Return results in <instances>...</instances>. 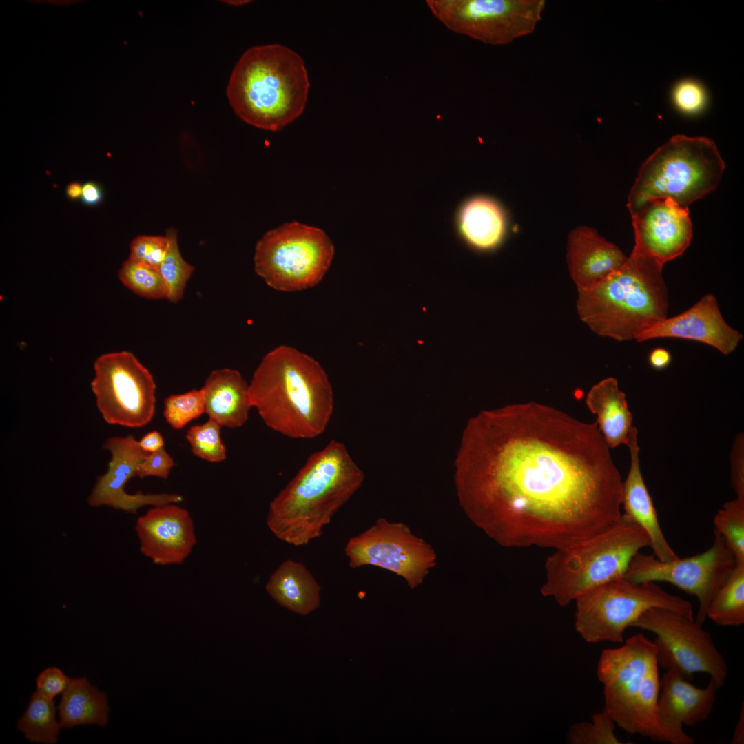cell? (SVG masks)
Returning a JSON list of instances; mask_svg holds the SVG:
<instances>
[{"label":"cell","mask_w":744,"mask_h":744,"mask_svg":"<svg viewBox=\"0 0 744 744\" xmlns=\"http://www.w3.org/2000/svg\"><path fill=\"white\" fill-rule=\"evenodd\" d=\"M597 676L603 685L604 711L631 734L663 742L658 723L659 665L652 641L639 633L602 651Z\"/></svg>","instance_id":"cell-7"},{"label":"cell","mask_w":744,"mask_h":744,"mask_svg":"<svg viewBox=\"0 0 744 744\" xmlns=\"http://www.w3.org/2000/svg\"><path fill=\"white\" fill-rule=\"evenodd\" d=\"M61 727L60 721L56 720L53 699L37 691L30 696L23 716L17 723V729L28 741L45 744L57 742Z\"/></svg>","instance_id":"cell-29"},{"label":"cell","mask_w":744,"mask_h":744,"mask_svg":"<svg viewBox=\"0 0 744 744\" xmlns=\"http://www.w3.org/2000/svg\"><path fill=\"white\" fill-rule=\"evenodd\" d=\"M138 444L143 451L151 453L164 448L165 442L158 431H153L143 436Z\"/></svg>","instance_id":"cell-43"},{"label":"cell","mask_w":744,"mask_h":744,"mask_svg":"<svg viewBox=\"0 0 744 744\" xmlns=\"http://www.w3.org/2000/svg\"><path fill=\"white\" fill-rule=\"evenodd\" d=\"M82 187L80 183L73 182L69 184L66 187V195L71 200H76L81 198L82 194Z\"/></svg>","instance_id":"cell-45"},{"label":"cell","mask_w":744,"mask_h":744,"mask_svg":"<svg viewBox=\"0 0 744 744\" xmlns=\"http://www.w3.org/2000/svg\"><path fill=\"white\" fill-rule=\"evenodd\" d=\"M721 686L712 678L705 688H697L674 670H668L660 679L657 718L663 742L693 744L683 726H692L711 714L718 690Z\"/></svg>","instance_id":"cell-17"},{"label":"cell","mask_w":744,"mask_h":744,"mask_svg":"<svg viewBox=\"0 0 744 744\" xmlns=\"http://www.w3.org/2000/svg\"><path fill=\"white\" fill-rule=\"evenodd\" d=\"M455 463L461 508L503 547L565 548L622 514L623 480L597 424L546 404L480 411Z\"/></svg>","instance_id":"cell-1"},{"label":"cell","mask_w":744,"mask_h":744,"mask_svg":"<svg viewBox=\"0 0 744 744\" xmlns=\"http://www.w3.org/2000/svg\"><path fill=\"white\" fill-rule=\"evenodd\" d=\"M717 531L734 554L736 563H744V497L725 502L714 517Z\"/></svg>","instance_id":"cell-31"},{"label":"cell","mask_w":744,"mask_h":744,"mask_svg":"<svg viewBox=\"0 0 744 744\" xmlns=\"http://www.w3.org/2000/svg\"><path fill=\"white\" fill-rule=\"evenodd\" d=\"M725 167L711 139L675 135L642 164L627 207L632 214L648 201L668 198L688 208L716 189Z\"/></svg>","instance_id":"cell-8"},{"label":"cell","mask_w":744,"mask_h":744,"mask_svg":"<svg viewBox=\"0 0 744 744\" xmlns=\"http://www.w3.org/2000/svg\"><path fill=\"white\" fill-rule=\"evenodd\" d=\"M706 617L721 626L744 623V563H736L711 601Z\"/></svg>","instance_id":"cell-28"},{"label":"cell","mask_w":744,"mask_h":744,"mask_svg":"<svg viewBox=\"0 0 744 744\" xmlns=\"http://www.w3.org/2000/svg\"><path fill=\"white\" fill-rule=\"evenodd\" d=\"M203 413H205V405L201 389L171 395L165 399L163 415L174 429H182Z\"/></svg>","instance_id":"cell-34"},{"label":"cell","mask_w":744,"mask_h":744,"mask_svg":"<svg viewBox=\"0 0 744 744\" xmlns=\"http://www.w3.org/2000/svg\"><path fill=\"white\" fill-rule=\"evenodd\" d=\"M650 546L645 531L623 513L600 533L555 550L545 561L541 593L566 606L598 586L624 577L635 555Z\"/></svg>","instance_id":"cell-6"},{"label":"cell","mask_w":744,"mask_h":744,"mask_svg":"<svg viewBox=\"0 0 744 744\" xmlns=\"http://www.w3.org/2000/svg\"><path fill=\"white\" fill-rule=\"evenodd\" d=\"M732 744L744 743V707L742 703L738 719L736 722L731 741Z\"/></svg>","instance_id":"cell-44"},{"label":"cell","mask_w":744,"mask_h":744,"mask_svg":"<svg viewBox=\"0 0 744 744\" xmlns=\"http://www.w3.org/2000/svg\"><path fill=\"white\" fill-rule=\"evenodd\" d=\"M169 246V239L166 234L138 236L130 243L128 259L158 270L167 255Z\"/></svg>","instance_id":"cell-36"},{"label":"cell","mask_w":744,"mask_h":744,"mask_svg":"<svg viewBox=\"0 0 744 744\" xmlns=\"http://www.w3.org/2000/svg\"><path fill=\"white\" fill-rule=\"evenodd\" d=\"M174 466L172 457L163 448L149 453L138 465L135 476L141 479L157 477L167 479Z\"/></svg>","instance_id":"cell-38"},{"label":"cell","mask_w":744,"mask_h":744,"mask_svg":"<svg viewBox=\"0 0 744 744\" xmlns=\"http://www.w3.org/2000/svg\"><path fill=\"white\" fill-rule=\"evenodd\" d=\"M121 282L134 293L150 299H167L166 286L157 269L126 260L118 271Z\"/></svg>","instance_id":"cell-32"},{"label":"cell","mask_w":744,"mask_h":744,"mask_svg":"<svg viewBox=\"0 0 744 744\" xmlns=\"http://www.w3.org/2000/svg\"><path fill=\"white\" fill-rule=\"evenodd\" d=\"M730 481L736 497H744V440L738 433L730 455Z\"/></svg>","instance_id":"cell-40"},{"label":"cell","mask_w":744,"mask_h":744,"mask_svg":"<svg viewBox=\"0 0 744 744\" xmlns=\"http://www.w3.org/2000/svg\"><path fill=\"white\" fill-rule=\"evenodd\" d=\"M70 680L60 668L49 667L37 676V691L49 699H54L57 695L63 693Z\"/></svg>","instance_id":"cell-39"},{"label":"cell","mask_w":744,"mask_h":744,"mask_svg":"<svg viewBox=\"0 0 744 744\" xmlns=\"http://www.w3.org/2000/svg\"><path fill=\"white\" fill-rule=\"evenodd\" d=\"M333 256L334 245L324 231L292 222L267 231L257 242L254 266L269 287L298 291L318 284Z\"/></svg>","instance_id":"cell-10"},{"label":"cell","mask_w":744,"mask_h":744,"mask_svg":"<svg viewBox=\"0 0 744 744\" xmlns=\"http://www.w3.org/2000/svg\"><path fill=\"white\" fill-rule=\"evenodd\" d=\"M655 635L659 666L685 679L703 672L723 686L727 676L725 658L701 625L692 618L662 608L644 612L632 626Z\"/></svg>","instance_id":"cell-12"},{"label":"cell","mask_w":744,"mask_h":744,"mask_svg":"<svg viewBox=\"0 0 744 744\" xmlns=\"http://www.w3.org/2000/svg\"><path fill=\"white\" fill-rule=\"evenodd\" d=\"M201 389L209 419L228 428L241 427L247 421L252 408L249 386L238 371L215 369Z\"/></svg>","instance_id":"cell-23"},{"label":"cell","mask_w":744,"mask_h":744,"mask_svg":"<svg viewBox=\"0 0 744 744\" xmlns=\"http://www.w3.org/2000/svg\"><path fill=\"white\" fill-rule=\"evenodd\" d=\"M627 258L617 246L593 228L578 227L568 235L566 259L577 289L593 287L623 265Z\"/></svg>","instance_id":"cell-21"},{"label":"cell","mask_w":744,"mask_h":744,"mask_svg":"<svg viewBox=\"0 0 744 744\" xmlns=\"http://www.w3.org/2000/svg\"><path fill=\"white\" fill-rule=\"evenodd\" d=\"M344 552L351 568L379 567L404 578L411 589L423 582L437 560L432 546L406 524L384 518L350 538Z\"/></svg>","instance_id":"cell-15"},{"label":"cell","mask_w":744,"mask_h":744,"mask_svg":"<svg viewBox=\"0 0 744 744\" xmlns=\"http://www.w3.org/2000/svg\"><path fill=\"white\" fill-rule=\"evenodd\" d=\"M141 552L154 564H181L197 539L189 511L176 503L152 506L136 522Z\"/></svg>","instance_id":"cell-19"},{"label":"cell","mask_w":744,"mask_h":744,"mask_svg":"<svg viewBox=\"0 0 744 744\" xmlns=\"http://www.w3.org/2000/svg\"><path fill=\"white\" fill-rule=\"evenodd\" d=\"M94 370L91 389L107 424L139 428L151 422L155 413L156 383L132 353H104L95 360Z\"/></svg>","instance_id":"cell-11"},{"label":"cell","mask_w":744,"mask_h":744,"mask_svg":"<svg viewBox=\"0 0 744 744\" xmlns=\"http://www.w3.org/2000/svg\"><path fill=\"white\" fill-rule=\"evenodd\" d=\"M309 81L305 63L281 44L248 48L231 73L226 95L234 112L256 127L277 131L306 107Z\"/></svg>","instance_id":"cell-5"},{"label":"cell","mask_w":744,"mask_h":744,"mask_svg":"<svg viewBox=\"0 0 744 744\" xmlns=\"http://www.w3.org/2000/svg\"><path fill=\"white\" fill-rule=\"evenodd\" d=\"M103 448L111 453L107 471L99 476L87 497V504L92 507L107 506L127 513H136L145 506H159L178 503L183 497L175 493L125 492L127 481L135 476L138 464L149 454L143 451L138 441L132 435L125 437H109Z\"/></svg>","instance_id":"cell-16"},{"label":"cell","mask_w":744,"mask_h":744,"mask_svg":"<svg viewBox=\"0 0 744 744\" xmlns=\"http://www.w3.org/2000/svg\"><path fill=\"white\" fill-rule=\"evenodd\" d=\"M455 225L458 235L468 246L490 251L502 242L507 220L503 207L496 200L486 196H475L458 207Z\"/></svg>","instance_id":"cell-24"},{"label":"cell","mask_w":744,"mask_h":744,"mask_svg":"<svg viewBox=\"0 0 744 744\" xmlns=\"http://www.w3.org/2000/svg\"><path fill=\"white\" fill-rule=\"evenodd\" d=\"M221 426L209 419L193 426L186 433L192 453L209 462L218 463L227 457V451L220 437Z\"/></svg>","instance_id":"cell-33"},{"label":"cell","mask_w":744,"mask_h":744,"mask_svg":"<svg viewBox=\"0 0 744 744\" xmlns=\"http://www.w3.org/2000/svg\"><path fill=\"white\" fill-rule=\"evenodd\" d=\"M672 100L681 112L694 114L701 112L707 103V94L703 86L695 80L679 82L673 89Z\"/></svg>","instance_id":"cell-37"},{"label":"cell","mask_w":744,"mask_h":744,"mask_svg":"<svg viewBox=\"0 0 744 744\" xmlns=\"http://www.w3.org/2000/svg\"><path fill=\"white\" fill-rule=\"evenodd\" d=\"M575 628L587 643H622L626 629L647 610L662 608L693 617L692 604L655 582L636 583L623 577L579 597Z\"/></svg>","instance_id":"cell-9"},{"label":"cell","mask_w":744,"mask_h":744,"mask_svg":"<svg viewBox=\"0 0 744 744\" xmlns=\"http://www.w3.org/2000/svg\"><path fill=\"white\" fill-rule=\"evenodd\" d=\"M362 471L344 444L330 441L311 454L270 502L267 527L278 539L301 546L322 535L338 510L360 488Z\"/></svg>","instance_id":"cell-3"},{"label":"cell","mask_w":744,"mask_h":744,"mask_svg":"<svg viewBox=\"0 0 744 744\" xmlns=\"http://www.w3.org/2000/svg\"><path fill=\"white\" fill-rule=\"evenodd\" d=\"M638 431L633 426L626 446L630 455L627 477L623 481L621 506L629 516L648 534L654 556L662 561L679 557L668 544L659 522L652 499L644 482L639 462Z\"/></svg>","instance_id":"cell-22"},{"label":"cell","mask_w":744,"mask_h":744,"mask_svg":"<svg viewBox=\"0 0 744 744\" xmlns=\"http://www.w3.org/2000/svg\"><path fill=\"white\" fill-rule=\"evenodd\" d=\"M586 404L597 417L596 424L610 448L627 444L633 428L625 393L613 377L594 384L587 393Z\"/></svg>","instance_id":"cell-25"},{"label":"cell","mask_w":744,"mask_h":744,"mask_svg":"<svg viewBox=\"0 0 744 744\" xmlns=\"http://www.w3.org/2000/svg\"><path fill=\"white\" fill-rule=\"evenodd\" d=\"M249 386L252 408L273 431L293 439H312L326 429L334 395L322 366L298 349L280 345L268 352Z\"/></svg>","instance_id":"cell-2"},{"label":"cell","mask_w":744,"mask_h":744,"mask_svg":"<svg viewBox=\"0 0 744 744\" xmlns=\"http://www.w3.org/2000/svg\"><path fill=\"white\" fill-rule=\"evenodd\" d=\"M648 360L652 369L661 371L668 368L671 364L672 355L665 348L657 347L650 352Z\"/></svg>","instance_id":"cell-41"},{"label":"cell","mask_w":744,"mask_h":744,"mask_svg":"<svg viewBox=\"0 0 744 744\" xmlns=\"http://www.w3.org/2000/svg\"><path fill=\"white\" fill-rule=\"evenodd\" d=\"M616 724L604 711L595 713L590 722L576 723L569 728L566 739L570 744H621L615 734Z\"/></svg>","instance_id":"cell-35"},{"label":"cell","mask_w":744,"mask_h":744,"mask_svg":"<svg viewBox=\"0 0 744 744\" xmlns=\"http://www.w3.org/2000/svg\"><path fill=\"white\" fill-rule=\"evenodd\" d=\"M634 246L659 264L682 256L690 245L692 225L688 208L673 200H650L631 214Z\"/></svg>","instance_id":"cell-18"},{"label":"cell","mask_w":744,"mask_h":744,"mask_svg":"<svg viewBox=\"0 0 744 744\" xmlns=\"http://www.w3.org/2000/svg\"><path fill=\"white\" fill-rule=\"evenodd\" d=\"M166 235L169 239V246L158 271L166 286L167 300L176 303L183 298L194 267L183 258L180 253L176 231L169 228L167 229Z\"/></svg>","instance_id":"cell-30"},{"label":"cell","mask_w":744,"mask_h":744,"mask_svg":"<svg viewBox=\"0 0 744 744\" xmlns=\"http://www.w3.org/2000/svg\"><path fill=\"white\" fill-rule=\"evenodd\" d=\"M265 588L280 606L300 615H308L320 603V586L302 562L282 561L269 577Z\"/></svg>","instance_id":"cell-26"},{"label":"cell","mask_w":744,"mask_h":744,"mask_svg":"<svg viewBox=\"0 0 744 744\" xmlns=\"http://www.w3.org/2000/svg\"><path fill=\"white\" fill-rule=\"evenodd\" d=\"M450 30L493 45L531 34L541 19L544 0H426Z\"/></svg>","instance_id":"cell-13"},{"label":"cell","mask_w":744,"mask_h":744,"mask_svg":"<svg viewBox=\"0 0 744 744\" xmlns=\"http://www.w3.org/2000/svg\"><path fill=\"white\" fill-rule=\"evenodd\" d=\"M103 191L101 187L93 181H89L83 185L81 201L88 206H96L103 200Z\"/></svg>","instance_id":"cell-42"},{"label":"cell","mask_w":744,"mask_h":744,"mask_svg":"<svg viewBox=\"0 0 744 744\" xmlns=\"http://www.w3.org/2000/svg\"><path fill=\"white\" fill-rule=\"evenodd\" d=\"M736 565L735 557L720 534L714 530L712 546L698 555L669 561L637 553L624 578L641 582H668L692 595L699 601L695 621L703 625L708 606Z\"/></svg>","instance_id":"cell-14"},{"label":"cell","mask_w":744,"mask_h":744,"mask_svg":"<svg viewBox=\"0 0 744 744\" xmlns=\"http://www.w3.org/2000/svg\"><path fill=\"white\" fill-rule=\"evenodd\" d=\"M656 338L695 341L727 355L735 351L743 335L725 321L716 296L707 293L685 311L650 327L635 340L643 342Z\"/></svg>","instance_id":"cell-20"},{"label":"cell","mask_w":744,"mask_h":744,"mask_svg":"<svg viewBox=\"0 0 744 744\" xmlns=\"http://www.w3.org/2000/svg\"><path fill=\"white\" fill-rule=\"evenodd\" d=\"M58 710L64 728L86 725L103 727L108 723L106 693L92 685L86 677L71 679L62 694Z\"/></svg>","instance_id":"cell-27"},{"label":"cell","mask_w":744,"mask_h":744,"mask_svg":"<svg viewBox=\"0 0 744 744\" xmlns=\"http://www.w3.org/2000/svg\"><path fill=\"white\" fill-rule=\"evenodd\" d=\"M663 266L634 246L626 261L593 287L577 289L579 318L595 334L625 342L668 317Z\"/></svg>","instance_id":"cell-4"}]
</instances>
